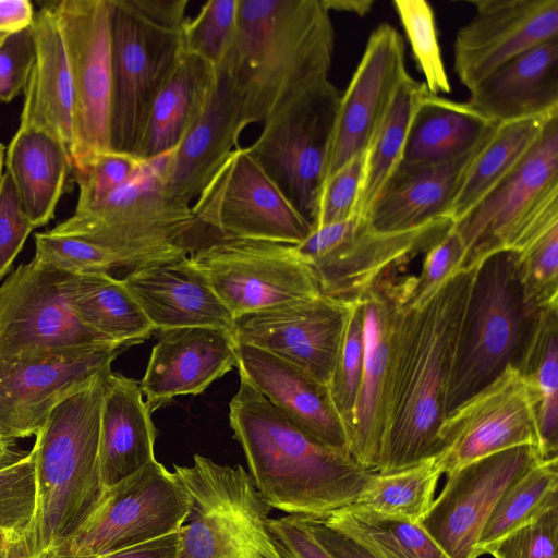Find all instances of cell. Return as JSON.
Masks as SVG:
<instances>
[{
    "label": "cell",
    "instance_id": "obj_1",
    "mask_svg": "<svg viewBox=\"0 0 558 558\" xmlns=\"http://www.w3.org/2000/svg\"><path fill=\"white\" fill-rule=\"evenodd\" d=\"M474 269L453 274L421 305L400 308L376 472L405 469L441 451L438 430L446 417V388Z\"/></svg>",
    "mask_w": 558,
    "mask_h": 558
},
{
    "label": "cell",
    "instance_id": "obj_2",
    "mask_svg": "<svg viewBox=\"0 0 558 558\" xmlns=\"http://www.w3.org/2000/svg\"><path fill=\"white\" fill-rule=\"evenodd\" d=\"M229 403L233 438L266 504L289 515L322 518L352 505L375 471L325 446L282 415L247 377Z\"/></svg>",
    "mask_w": 558,
    "mask_h": 558
},
{
    "label": "cell",
    "instance_id": "obj_3",
    "mask_svg": "<svg viewBox=\"0 0 558 558\" xmlns=\"http://www.w3.org/2000/svg\"><path fill=\"white\" fill-rule=\"evenodd\" d=\"M335 50L322 0H239L229 69L245 128L264 121L302 92L329 80Z\"/></svg>",
    "mask_w": 558,
    "mask_h": 558
},
{
    "label": "cell",
    "instance_id": "obj_4",
    "mask_svg": "<svg viewBox=\"0 0 558 558\" xmlns=\"http://www.w3.org/2000/svg\"><path fill=\"white\" fill-rule=\"evenodd\" d=\"M98 373L59 403L36 433L37 505L26 537L32 558H47L83 525L105 492L100 472L101 407L111 373Z\"/></svg>",
    "mask_w": 558,
    "mask_h": 558
},
{
    "label": "cell",
    "instance_id": "obj_5",
    "mask_svg": "<svg viewBox=\"0 0 558 558\" xmlns=\"http://www.w3.org/2000/svg\"><path fill=\"white\" fill-rule=\"evenodd\" d=\"M186 0H108L110 149L136 154L151 105L184 52Z\"/></svg>",
    "mask_w": 558,
    "mask_h": 558
},
{
    "label": "cell",
    "instance_id": "obj_6",
    "mask_svg": "<svg viewBox=\"0 0 558 558\" xmlns=\"http://www.w3.org/2000/svg\"><path fill=\"white\" fill-rule=\"evenodd\" d=\"M543 310L526 302L513 252L495 253L474 269L446 388V415L507 367H517Z\"/></svg>",
    "mask_w": 558,
    "mask_h": 558
},
{
    "label": "cell",
    "instance_id": "obj_7",
    "mask_svg": "<svg viewBox=\"0 0 558 558\" xmlns=\"http://www.w3.org/2000/svg\"><path fill=\"white\" fill-rule=\"evenodd\" d=\"M171 153L144 160L134 177L105 199L74 210L49 231L102 246L131 269L187 256V239L199 226L192 206L163 187Z\"/></svg>",
    "mask_w": 558,
    "mask_h": 558
},
{
    "label": "cell",
    "instance_id": "obj_8",
    "mask_svg": "<svg viewBox=\"0 0 558 558\" xmlns=\"http://www.w3.org/2000/svg\"><path fill=\"white\" fill-rule=\"evenodd\" d=\"M172 473L190 498L178 558H281L268 529L271 508L242 465L194 454Z\"/></svg>",
    "mask_w": 558,
    "mask_h": 558
},
{
    "label": "cell",
    "instance_id": "obj_9",
    "mask_svg": "<svg viewBox=\"0 0 558 558\" xmlns=\"http://www.w3.org/2000/svg\"><path fill=\"white\" fill-rule=\"evenodd\" d=\"M558 227V116L551 118L523 161L453 223L462 246L460 270L488 256L519 252Z\"/></svg>",
    "mask_w": 558,
    "mask_h": 558
},
{
    "label": "cell",
    "instance_id": "obj_10",
    "mask_svg": "<svg viewBox=\"0 0 558 558\" xmlns=\"http://www.w3.org/2000/svg\"><path fill=\"white\" fill-rule=\"evenodd\" d=\"M341 92L328 80L276 109L246 147L289 203L311 223L325 180Z\"/></svg>",
    "mask_w": 558,
    "mask_h": 558
},
{
    "label": "cell",
    "instance_id": "obj_11",
    "mask_svg": "<svg viewBox=\"0 0 558 558\" xmlns=\"http://www.w3.org/2000/svg\"><path fill=\"white\" fill-rule=\"evenodd\" d=\"M452 226L451 219L440 218L405 231L376 232L351 218L314 228L294 248L313 270L323 294L351 304L386 274L424 254Z\"/></svg>",
    "mask_w": 558,
    "mask_h": 558
},
{
    "label": "cell",
    "instance_id": "obj_12",
    "mask_svg": "<svg viewBox=\"0 0 558 558\" xmlns=\"http://www.w3.org/2000/svg\"><path fill=\"white\" fill-rule=\"evenodd\" d=\"M189 512L185 489L155 459L106 488L83 525L47 558H98L179 531Z\"/></svg>",
    "mask_w": 558,
    "mask_h": 558
},
{
    "label": "cell",
    "instance_id": "obj_13",
    "mask_svg": "<svg viewBox=\"0 0 558 558\" xmlns=\"http://www.w3.org/2000/svg\"><path fill=\"white\" fill-rule=\"evenodd\" d=\"M190 258L234 319L322 293L294 245L216 238Z\"/></svg>",
    "mask_w": 558,
    "mask_h": 558
},
{
    "label": "cell",
    "instance_id": "obj_14",
    "mask_svg": "<svg viewBox=\"0 0 558 558\" xmlns=\"http://www.w3.org/2000/svg\"><path fill=\"white\" fill-rule=\"evenodd\" d=\"M192 211L197 225L216 230L218 238L298 245L313 230L242 147L223 161Z\"/></svg>",
    "mask_w": 558,
    "mask_h": 558
},
{
    "label": "cell",
    "instance_id": "obj_15",
    "mask_svg": "<svg viewBox=\"0 0 558 558\" xmlns=\"http://www.w3.org/2000/svg\"><path fill=\"white\" fill-rule=\"evenodd\" d=\"M68 54L74 90L72 178L110 149L111 63L108 0L50 1Z\"/></svg>",
    "mask_w": 558,
    "mask_h": 558
},
{
    "label": "cell",
    "instance_id": "obj_16",
    "mask_svg": "<svg viewBox=\"0 0 558 558\" xmlns=\"http://www.w3.org/2000/svg\"><path fill=\"white\" fill-rule=\"evenodd\" d=\"M68 274L32 258L20 264L3 281L0 362L111 342L89 330L72 313L62 291Z\"/></svg>",
    "mask_w": 558,
    "mask_h": 558
},
{
    "label": "cell",
    "instance_id": "obj_17",
    "mask_svg": "<svg viewBox=\"0 0 558 558\" xmlns=\"http://www.w3.org/2000/svg\"><path fill=\"white\" fill-rule=\"evenodd\" d=\"M436 457L442 474L496 452L524 445L537 448V413L527 383L513 367L474 393L444 418ZM542 458V457H541Z\"/></svg>",
    "mask_w": 558,
    "mask_h": 558
},
{
    "label": "cell",
    "instance_id": "obj_18",
    "mask_svg": "<svg viewBox=\"0 0 558 558\" xmlns=\"http://www.w3.org/2000/svg\"><path fill=\"white\" fill-rule=\"evenodd\" d=\"M128 344L108 342L46 355L0 362V434L14 439L36 435L48 414L101 371L111 367Z\"/></svg>",
    "mask_w": 558,
    "mask_h": 558
},
{
    "label": "cell",
    "instance_id": "obj_19",
    "mask_svg": "<svg viewBox=\"0 0 558 558\" xmlns=\"http://www.w3.org/2000/svg\"><path fill=\"white\" fill-rule=\"evenodd\" d=\"M541 460L531 445L509 448L450 474L420 524L450 558H476L483 527L501 495Z\"/></svg>",
    "mask_w": 558,
    "mask_h": 558
},
{
    "label": "cell",
    "instance_id": "obj_20",
    "mask_svg": "<svg viewBox=\"0 0 558 558\" xmlns=\"http://www.w3.org/2000/svg\"><path fill=\"white\" fill-rule=\"evenodd\" d=\"M349 304L323 293L234 319L236 343L266 351L327 387Z\"/></svg>",
    "mask_w": 558,
    "mask_h": 558
},
{
    "label": "cell",
    "instance_id": "obj_21",
    "mask_svg": "<svg viewBox=\"0 0 558 558\" xmlns=\"http://www.w3.org/2000/svg\"><path fill=\"white\" fill-rule=\"evenodd\" d=\"M453 44L454 71L468 90L519 54L558 38V0H475Z\"/></svg>",
    "mask_w": 558,
    "mask_h": 558
},
{
    "label": "cell",
    "instance_id": "obj_22",
    "mask_svg": "<svg viewBox=\"0 0 558 558\" xmlns=\"http://www.w3.org/2000/svg\"><path fill=\"white\" fill-rule=\"evenodd\" d=\"M407 73L403 38L389 23L379 24L341 93L325 180L366 150Z\"/></svg>",
    "mask_w": 558,
    "mask_h": 558
},
{
    "label": "cell",
    "instance_id": "obj_23",
    "mask_svg": "<svg viewBox=\"0 0 558 558\" xmlns=\"http://www.w3.org/2000/svg\"><path fill=\"white\" fill-rule=\"evenodd\" d=\"M393 270L381 277L362 298V378L348 450L376 472L383 437L381 412L388 363L401 304V280Z\"/></svg>",
    "mask_w": 558,
    "mask_h": 558
},
{
    "label": "cell",
    "instance_id": "obj_24",
    "mask_svg": "<svg viewBox=\"0 0 558 558\" xmlns=\"http://www.w3.org/2000/svg\"><path fill=\"white\" fill-rule=\"evenodd\" d=\"M245 129L242 97L236 89L228 58L215 69L208 101L194 125L172 150L163 173V187L185 204L199 196L228 156L239 147Z\"/></svg>",
    "mask_w": 558,
    "mask_h": 558
},
{
    "label": "cell",
    "instance_id": "obj_25",
    "mask_svg": "<svg viewBox=\"0 0 558 558\" xmlns=\"http://www.w3.org/2000/svg\"><path fill=\"white\" fill-rule=\"evenodd\" d=\"M238 366L236 342L228 330L185 327L161 331L140 388L153 413L177 396L198 395Z\"/></svg>",
    "mask_w": 558,
    "mask_h": 558
},
{
    "label": "cell",
    "instance_id": "obj_26",
    "mask_svg": "<svg viewBox=\"0 0 558 558\" xmlns=\"http://www.w3.org/2000/svg\"><path fill=\"white\" fill-rule=\"evenodd\" d=\"M122 281L154 330L213 327L232 333V314L190 256L132 269Z\"/></svg>",
    "mask_w": 558,
    "mask_h": 558
},
{
    "label": "cell",
    "instance_id": "obj_27",
    "mask_svg": "<svg viewBox=\"0 0 558 558\" xmlns=\"http://www.w3.org/2000/svg\"><path fill=\"white\" fill-rule=\"evenodd\" d=\"M238 369L282 415L320 444L348 450L345 430L327 387L294 365L257 348L236 343Z\"/></svg>",
    "mask_w": 558,
    "mask_h": 558
},
{
    "label": "cell",
    "instance_id": "obj_28",
    "mask_svg": "<svg viewBox=\"0 0 558 558\" xmlns=\"http://www.w3.org/2000/svg\"><path fill=\"white\" fill-rule=\"evenodd\" d=\"M490 134L475 148L451 160L416 165L401 162L368 213V229L398 232L448 218L464 172Z\"/></svg>",
    "mask_w": 558,
    "mask_h": 558
},
{
    "label": "cell",
    "instance_id": "obj_29",
    "mask_svg": "<svg viewBox=\"0 0 558 558\" xmlns=\"http://www.w3.org/2000/svg\"><path fill=\"white\" fill-rule=\"evenodd\" d=\"M466 102L497 124L558 113V38L505 63L469 89Z\"/></svg>",
    "mask_w": 558,
    "mask_h": 558
},
{
    "label": "cell",
    "instance_id": "obj_30",
    "mask_svg": "<svg viewBox=\"0 0 558 558\" xmlns=\"http://www.w3.org/2000/svg\"><path fill=\"white\" fill-rule=\"evenodd\" d=\"M5 172L34 228L47 225L54 217L73 175L70 154L62 142L23 116L7 149Z\"/></svg>",
    "mask_w": 558,
    "mask_h": 558
},
{
    "label": "cell",
    "instance_id": "obj_31",
    "mask_svg": "<svg viewBox=\"0 0 558 558\" xmlns=\"http://www.w3.org/2000/svg\"><path fill=\"white\" fill-rule=\"evenodd\" d=\"M157 429L140 384L111 372L101 407L99 459L105 489L155 460Z\"/></svg>",
    "mask_w": 558,
    "mask_h": 558
},
{
    "label": "cell",
    "instance_id": "obj_32",
    "mask_svg": "<svg viewBox=\"0 0 558 558\" xmlns=\"http://www.w3.org/2000/svg\"><path fill=\"white\" fill-rule=\"evenodd\" d=\"M36 60L24 89L21 116L54 134L66 147L74 145V90L70 64L56 15L46 2L32 25Z\"/></svg>",
    "mask_w": 558,
    "mask_h": 558
},
{
    "label": "cell",
    "instance_id": "obj_33",
    "mask_svg": "<svg viewBox=\"0 0 558 558\" xmlns=\"http://www.w3.org/2000/svg\"><path fill=\"white\" fill-rule=\"evenodd\" d=\"M215 82V69L183 52L149 110L135 156L148 160L173 150L202 114Z\"/></svg>",
    "mask_w": 558,
    "mask_h": 558
},
{
    "label": "cell",
    "instance_id": "obj_34",
    "mask_svg": "<svg viewBox=\"0 0 558 558\" xmlns=\"http://www.w3.org/2000/svg\"><path fill=\"white\" fill-rule=\"evenodd\" d=\"M496 125L466 101L426 90L413 114L402 162L436 163L458 158L482 143Z\"/></svg>",
    "mask_w": 558,
    "mask_h": 558
},
{
    "label": "cell",
    "instance_id": "obj_35",
    "mask_svg": "<svg viewBox=\"0 0 558 558\" xmlns=\"http://www.w3.org/2000/svg\"><path fill=\"white\" fill-rule=\"evenodd\" d=\"M62 291L76 318L104 339L133 345L154 331L122 279L106 271L68 274Z\"/></svg>",
    "mask_w": 558,
    "mask_h": 558
},
{
    "label": "cell",
    "instance_id": "obj_36",
    "mask_svg": "<svg viewBox=\"0 0 558 558\" xmlns=\"http://www.w3.org/2000/svg\"><path fill=\"white\" fill-rule=\"evenodd\" d=\"M558 113L498 123L464 172L448 210L454 222L500 184L529 155Z\"/></svg>",
    "mask_w": 558,
    "mask_h": 558
},
{
    "label": "cell",
    "instance_id": "obj_37",
    "mask_svg": "<svg viewBox=\"0 0 558 558\" xmlns=\"http://www.w3.org/2000/svg\"><path fill=\"white\" fill-rule=\"evenodd\" d=\"M426 90L423 82H417L407 73L367 146L354 216L360 221L366 222L378 194L402 162L410 124Z\"/></svg>",
    "mask_w": 558,
    "mask_h": 558
},
{
    "label": "cell",
    "instance_id": "obj_38",
    "mask_svg": "<svg viewBox=\"0 0 558 558\" xmlns=\"http://www.w3.org/2000/svg\"><path fill=\"white\" fill-rule=\"evenodd\" d=\"M535 402L543 460L558 458V306L541 312L537 326L515 367Z\"/></svg>",
    "mask_w": 558,
    "mask_h": 558
},
{
    "label": "cell",
    "instance_id": "obj_39",
    "mask_svg": "<svg viewBox=\"0 0 558 558\" xmlns=\"http://www.w3.org/2000/svg\"><path fill=\"white\" fill-rule=\"evenodd\" d=\"M555 506H558V458L541 460L501 495L478 538L476 558Z\"/></svg>",
    "mask_w": 558,
    "mask_h": 558
},
{
    "label": "cell",
    "instance_id": "obj_40",
    "mask_svg": "<svg viewBox=\"0 0 558 558\" xmlns=\"http://www.w3.org/2000/svg\"><path fill=\"white\" fill-rule=\"evenodd\" d=\"M441 469L436 457L390 472H375L348 508L376 515L420 522L429 509Z\"/></svg>",
    "mask_w": 558,
    "mask_h": 558
},
{
    "label": "cell",
    "instance_id": "obj_41",
    "mask_svg": "<svg viewBox=\"0 0 558 558\" xmlns=\"http://www.w3.org/2000/svg\"><path fill=\"white\" fill-rule=\"evenodd\" d=\"M303 519L333 558H408L392 536L366 524L345 508L322 518Z\"/></svg>",
    "mask_w": 558,
    "mask_h": 558
},
{
    "label": "cell",
    "instance_id": "obj_42",
    "mask_svg": "<svg viewBox=\"0 0 558 558\" xmlns=\"http://www.w3.org/2000/svg\"><path fill=\"white\" fill-rule=\"evenodd\" d=\"M363 365L362 302L349 304L332 372L327 384L330 402L343 425L347 440L357 401Z\"/></svg>",
    "mask_w": 558,
    "mask_h": 558
},
{
    "label": "cell",
    "instance_id": "obj_43",
    "mask_svg": "<svg viewBox=\"0 0 558 558\" xmlns=\"http://www.w3.org/2000/svg\"><path fill=\"white\" fill-rule=\"evenodd\" d=\"M400 20L423 82L432 94H449L451 85L444 64L434 10L425 0H396Z\"/></svg>",
    "mask_w": 558,
    "mask_h": 558
},
{
    "label": "cell",
    "instance_id": "obj_44",
    "mask_svg": "<svg viewBox=\"0 0 558 558\" xmlns=\"http://www.w3.org/2000/svg\"><path fill=\"white\" fill-rule=\"evenodd\" d=\"M239 0L207 1L182 27L183 49L218 69L233 49Z\"/></svg>",
    "mask_w": 558,
    "mask_h": 558
},
{
    "label": "cell",
    "instance_id": "obj_45",
    "mask_svg": "<svg viewBox=\"0 0 558 558\" xmlns=\"http://www.w3.org/2000/svg\"><path fill=\"white\" fill-rule=\"evenodd\" d=\"M36 505L35 457L31 449L0 463V532L27 537Z\"/></svg>",
    "mask_w": 558,
    "mask_h": 558
},
{
    "label": "cell",
    "instance_id": "obj_46",
    "mask_svg": "<svg viewBox=\"0 0 558 558\" xmlns=\"http://www.w3.org/2000/svg\"><path fill=\"white\" fill-rule=\"evenodd\" d=\"M514 255L526 302L539 310L558 306V227Z\"/></svg>",
    "mask_w": 558,
    "mask_h": 558
},
{
    "label": "cell",
    "instance_id": "obj_47",
    "mask_svg": "<svg viewBox=\"0 0 558 558\" xmlns=\"http://www.w3.org/2000/svg\"><path fill=\"white\" fill-rule=\"evenodd\" d=\"M33 259L69 274L109 272L123 267L111 251L78 238L53 234L49 230L35 234Z\"/></svg>",
    "mask_w": 558,
    "mask_h": 558
},
{
    "label": "cell",
    "instance_id": "obj_48",
    "mask_svg": "<svg viewBox=\"0 0 558 558\" xmlns=\"http://www.w3.org/2000/svg\"><path fill=\"white\" fill-rule=\"evenodd\" d=\"M463 256L461 240L453 229L425 253L417 276L401 277L403 308L425 302L449 277L459 271Z\"/></svg>",
    "mask_w": 558,
    "mask_h": 558
},
{
    "label": "cell",
    "instance_id": "obj_49",
    "mask_svg": "<svg viewBox=\"0 0 558 558\" xmlns=\"http://www.w3.org/2000/svg\"><path fill=\"white\" fill-rule=\"evenodd\" d=\"M143 159L133 154L107 149L92 157L85 171L74 178L78 185L75 210L93 206L134 177Z\"/></svg>",
    "mask_w": 558,
    "mask_h": 558
},
{
    "label": "cell",
    "instance_id": "obj_50",
    "mask_svg": "<svg viewBox=\"0 0 558 558\" xmlns=\"http://www.w3.org/2000/svg\"><path fill=\"white\" fill-rule=\"evenodd\" d=\"M364 162L365 151L352 158L325 180L312 221L313 229L354 218Z\"/></svg>",
    "mask_w": 558,
    "mask_h": 558
},
{
    "label": "cell",
    "instance_id": "obj_51",
    "mask_svg": "<svg viewBox=\"0 0 558 558\" xmlns=\"http://www.w3.org/2000/svg\"><path fill=\"white\" fill-rule=\"evenodd\" d=\"M558 506L497 542L494 558H558Z\"/></svg>",
    "mask_w": 558,
    "mask_h": 558
},
{
    "label": "cell",
    "instance_id": "obj_52",
    "mask_svg": "<svg viewBox=\"0 0 558 558\" xmlns=\"http://www.w3.org/2000/svg\"><path fill=\"white\" fill-rule=\"evenodd\" d=\"M36 60L32 26L0 46V100L10 102L24 93Z\"/></svg>",
    "mask_w": 558,
    "mask_h": 558
},
{
    "label": "cell",
    "instance_id": "obj_53",
    "mask_svg": "<svg viewBox=\"0 0 558 558\" xmlns=\"http://www.w3.org/2000/svg\"><path fill=\"white\" fill-rule=\"evenodd\" d=\"M35 228L24 214L10 175L4 171L0 184V279Z\"/></svg>",
    "mask_w": 558,
    "mask_h": 558
},
{
    "label": "cell",
    "instance_id": "obj_54",
    "mask_svg": "<svg viewBox=\"0 0 558 558\" xmlns=\"http://www.w3.org/2000/svg\"><path fill=\"white\" fill-rule=\"evenodd\" d=\"M345 509L366 524L392 536L408 558H450L420 522Z\"/></svg>",
    "mask_w": 558,
    "mask_h": 558
},
{
    "label": "cell",
    "instance_id": "obj_55",
    "mask_svg": "<svg viewBox=\"0 0 558 558\" xmlns=\"http://www.w3.org/2000/svg\"><path fill=\"white\" fill-rule=\"evenodd\" d=\"M268 529L281 558H333L301 517L270 518Z\"/></svg>",
    "mask_w": 558,
    "mask_h": 558
},
{
    "label": "cell",
    "instance_id": "obj_56",
    "mask_svg": "<svg viewBox=\"0 0 558 558\" xmlns=\"http://www.w3.org/2000/svg\"><path fill=\"white\" fill-rule=\"evenodd\" d=\"M35 15L29 0H0V46L11 36L29 28Z\"/></svg>",
    "mask_w": 558,
    "mask_h": 558
},
{
    "label": "cell",
    "instance_id": "obj_57",
    "mask_svg": "<svg viewBox=\"0 0 558 558\" xmlns=\"http://www.w3.org/2000/svg\"><path fill=\"white\" fill-rule=\"evenodd\" d=\"M179 531L110 553L98 558H178L180 547Z\"/></svg>",
    "mask_w": 558,
    "mask_h": 558
},
{
    "label": "cell",
    "instance_id": "obj_58",
    "mask_svg": "<svg viewBox=\"0 0 558 558\" xmlns=\"http://www.w3.org/2000/svg\"><path fill=\"white\" fill-rule=\"evenodd\" d=\"M325 8L330 11L349 12L364 16L371 12L374 1L372 0H322Z\"/></svg>",
    "mask_w": 558,
    "mask_h": 558
},
{
    "label": "cell",
    "instance_id": "obj_59",
    "mask_svg": "<svg viewBox=\"0 0 558 558\" xmlns=\"http://www.w3.org/2000/svg\"><path fill=\"white\" fill-rule=\"evenodd\" d=\"M0 558H32L25 536L11 535L0 553Z\"/></svg>",
    "mask_w": 558,
    "mask_h": 558
},
{
    "label": "cell",
    "instance_id": "obj_60",
    "mask_svg": "<svg viewBox=\"0 0 558 558\" xmlns=\"http://www.w3.org/2000/svg\"><path fill=\"white\" fill-rule=\"evenodd\" d=\"M20 453L12 450V442L5 440L0 434V463H3Z\"/></svg>",
    "mask_w": 558,
    "mask_h": 558
},
{
    "label": "cell",
    "instance_id": "obj_61",
    "mask_svg": "<svg viewBox=\"0 0 558 558\" xmlns=\"http://www.w3.org/2000/svg\"><path fill=\"white\" fill-rule=\"evenodd\" d=\"M5 166V147L0 143V184L3 178V168Z\"/></svg>",
    "mask_w": 558,
    "mask_h": 558
},
{
    "label": "cell",
    "instance_id": "obj_62",
    "mask_svg": "<svg viewBox=\"0 0 558 558\" xmlns=\"http://www.w3.org/2000/svg\"><path fill=\"white\" fill-rule=\"evenodd\" d=\"M8 537L9 536L7 534L0 532V553L2 551L4 545L7 544Z\"/></svg>",
    "mask_w": 558,
    "mask_h": 558
}]
</instances>
